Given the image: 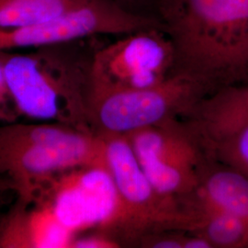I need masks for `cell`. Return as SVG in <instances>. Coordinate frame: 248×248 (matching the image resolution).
Instances as JSON below:
<instances>
[{"label": "cell", "mask_w": 248, "mask_h": 248, "mask_svg": "<svg viewBox=\"0 0 248 248\" xmlns=\"http://www.w3.org/2000/svg\"><path fill=\"white\" fill-rule=\"evenodd\" d=\"M174 45L173 73L213 92L248 81V0H154Z\"/></svg>", "instance_id": "6da1fadb"}, {"label": "cell", "mask_w": 248, "mask_h": 248, "mask_svg": "<svg viewBox=\"0 0 248 248\" xmlns=\"http://www.w3.org/2000/svg\"><path fill=\"white\" fill-rule=\"evenodd\" d=\"M76 42L30 53L0 51V59L20 116L93 133L88 102L94 53H81Z\"/></svg>", "instance_id": "7a4b0ae2"}, {"label": "cell", "mask_w": 248, "mask_h": 248, "mask_svg": "<svg viewBox=\"0 0 248 248\" xmlns=\"http://www.w3.org/2000/svg\"><path fill=\"white\" fill-rule=\"evenodd\" d=\"M106 167L103 138L56 123L0 126V175L27 194L48 177L69 169Z\"/></svg>", "instance_id": "3957f363"}, {"label": "cell", "mask_w": 248, "mask_h": 248, "mask_svg": "<svg viewBox=\"0 0 248 248\" xmlns=\"http://www.w3.org/2000/svg\"><path fill=\"white\" fill-rule=\"evenodd\" d=\"M106 168L115 186L119 209L107 234L121 245L161 231L186 232L188 216L182 201L160 194L152 185L126 135H100Z\"/></svg>", "instance_id": "277c9868"}, {"label": "cell", "mask_w": 248, "mask_h": 248, "mask_svg": "<svg viewBox=\"0 0 248 248\" xmlns=\"http://www.w3.org/2000/svg\"><path fill=\"white\" fill-rule=\"evenodd\" d=\"M208 95L202 84L180 73L146 89L89 93V126L98 135H128L184 119Z\"/></svg>", "instance_id": "5b68a950"}, {"label": "cell", "mask_w": 248, "mask_h": 248, "mask_svg": "<svg viewBox=\"0 0 248 248\" xmlns=\"http://www.w3.org/2000/svg\"><path fill=\"white\" fill-rule=\"evenodd\" d=\"M174 45L159 27L137 31L94 52L89 93L146 89L175 68Z\"/></svg>", "instance_id": "8992f818"}, {"label": "cell", "mask_w": 248, "mask_h": 248, "mask_svg": "<svg viewBox=\"0 0 248 248\" xmlns=\"http://www.w3.org/2000/svg\"><path fill=\"white\" fill-rule=\"evenodd\" d=\"M180 119L126 135L152 185L178 201L192 195L208 159L195 134Z\"/></svg>", "instance_id": "52a82bcc"}, {"label": "cell", "mask_w": 248, "mask_h": 248, "mask_svg": "<svg viewBox=\"0 0 248 248\" xmlns=\"http://www.w3.org/2000/svg\"><path fill=\"white\" fill-rule=\"evenodd\" d=\"M160 27L156 18L117 0H90L60 17L17 29L0 30V51L40 48L100 34L125 35Z\"/></svg>", "instance_id": "ba28073f"}, {"label": "cell", "mask_w": 248, "mask_h": 248, "mask_svg": "<svg viewBox=\"0 0 248 248\" xmlns=\"http://www.w3.org/2000/svg\"><path fill=\"white\" fill-rule=\"evenodd\" d=\"M31 193L49 202L76 235L93 227L107 233L119 209L115 186L106 167L63 171L38 183Z\"/></svg>", "instance_id": "9c48e42d"}, {"label": "cell", "mask_w": 248, "mask_h": 248, "mask_svg": "<svg viewBox=\"0 0 248 248\" xmlns=\"http://www.w3.org/2000/svg\"><path fill=\"white\" fill-rule=\"evenodd\" d=\"M76 236L35 195L17 196L0 221V248H69Z\"/></svg>", "instance_id": "30bf717a"}, {"label": "cell", "mask_w": 248, "mask_h": 248, "mask_svg": "<svg viewBox=\"0 0 248 248\" xmlns=\"http://www.w3.org/2000/svg\"><path fill=\"white\" fill-rule=\"evenodd\" d=\"M184 119L198 139L215 137L248 124V81L206 96Z\"/></svg>", "instance_id": "8fae6325"}, {"label": "cell", "mask_w": 248, "mask_h": 248, "mask_svg": "<svg viewBox=\"0 0 248 248\" xmlns=\"http://www.w3.org/2000/svg\"><path fill=\"white\" fill-rule=\"evenodd\" d=\"M186 200L248 222V176L208 158L194 193Z\"/></svg>", "instance_id": "7c38bea8"}, {"label": "cell", "mask_w": 248, "mask_h": 248, "mask_svg": "<svg viewBox=\"0 0 248 248\" xmlns=\"http://www.w3.org/2000/svg\"><path fill=\"white\" fill-rule=\"evenodd\" d=\"M189 222L186 232L208 240L213 248H248V222L232 214L183 201Z\"/></svg>", "instance_id": "4fadbf2b"}, {"label": "cell", "mask_w": 248, "mask_h": 248, "mask_svg": "<svg viewBox=\"0 0 248 248\" xmlns=\"http://www.w3.org/2000/svg\"><path fill=\"white\" fill-rule=\"evenodd\" d=\"M90 0H0V30L17 29L60 17Z\"/></svg>", "instance_id": "5bb4252c"}, {"label": "cell", "mask_w": 248, "mask_h": 248, "mask_svg": "<svg viewBox=\"0 0 248 248\" xmlns=\"http://www.w3.org/2000/svg\"><path fill=\"white\" fill-rule=\"evenodd\" d=\"M198 141L207 157L248 176V124L228 133Z\"/></svg>", "instance_id": "9a60e30c"}, {"label": "cell", "mask_w": 248, "mask_h": 248, "mask_svg": "<svg viewBox=\"0 0 248 248\" xmlns=\"http://www.w3.org/2000/svg\"><path fill=\"white\" fill-rule=\"evenodd\" d=\"M186 232L161 231L142 236L135 245L144 248H183Z\"/></svg>", "instance_id": "2e32d148"}, {"label": "cell", "mask_w": 248, "mask_h": 248, "mask_svg": "<svg viewBox=\"0 0 248 248\" xmlns=\"http://www.w3.org/2000/svg\"><path fill=\"white\" fill-rule=\"evenodd\" d=\"M21 116L10 92L3 62L0 59V123H17Z\"/></svg>", "instance_id": "e0dca14e"}, {"label": "cell", "mask_w": 248, "mask_h": 248, "mask_svg": "<svg viewBox=\"0 0 248 248\" xmlns=\"http://www.w3.org/2000/svg\"><path fill=\"white\" fill-rule=\"evenodd\" d=\"M122 245L102 232L98 231L95 233L86 236H76L70 244L69 248H118Z\"/></svg>", "instance_id": "ac0fdd59"}, {"label": "cell", "mask_w": 248, "mask_h": 248, "mask_svg": "<svg viewBox=\"0 0 248 248\" xmlns=\"http://www.w3.org/2000/svg\"><path fill=\"white\" fill-rule=\"evenodd\" d=\"M183 248H213L208 240L202 236L187 232L185 234Z\"/></svg>", "instance_id": "d6986e66"}, {"label": "cell", "mask_w": 248, "mask_h": 248, "mask_svg": "<svg viewBox=\"0 0 248 248\" xmlns=\"http://www.w3.org/2000/svg\"><path fill=\"white\" fill-rule=\"evenodd\" d=\"M17 186L16 184L8 177L0 175V194L7 191L16 192Z\"/></svg>", "instance_id": "ffe728a7"}, {"label": "cell", "mask_w": 248, "mask_h": 248, "mask_svg": "<svg viewBox=\"0 0 248 248\" xmlns=\"http://www.w3.org/2000/svg\"><path fill=\"white\" fill-rule=\"evenodd\" d=\"M119 3H121L122 5H124V7L128 8V9H133L132 7L135 5H140L144 2H147L148 0H117ZM134 10V9H133Z\"/></svg>", "instance_id": "44dd1931"}]
</instances>
